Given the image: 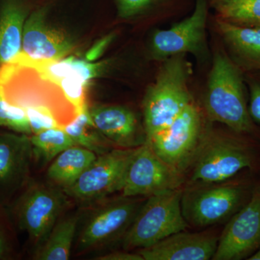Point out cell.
Masks as SVG:
<instances>
[{
  "instance_id": "6da1fadb",
  "label": "cell",
  "mask_w": 260,
  "mask_h": 260,
  "mask_svg": "<svg viewBox=\"0 0 260 260\" xmlns=\"http://www.w3.org/2000/svg\"><path fill=\"white\" fill-rule=\"evenodd\" d=\"M226 128L215 129L208 120L199 147L183 173L184 185L229 180L245 169L260 174V140Z\"/></svg>"
},
{
  "instance_id": "7a4b0ae2",
  "label": "cell",
  "mask_w": 260,
  "mask_h": 260,
  "mask_svg": "<svg viewBox=\"0 0 260 260\" xmlns=\"http://www.w3.org/2000/svg\"><path fill=\"white\" fill-rule=\"evenodd\" d=\"M249 95L244 74L226 51L217 49L208 75L203 108L210 122L260 140V126L249 112Z\"/></svg>"
},
{
  "instance_id": "3957f363",
  "label": "cell",
  "mask_w": 260,
  "mask_h": 260,
  "mask_svg": "<svg viewBox=\"0 0 260 260\" xmlns=\"http://www.w3.org/2000/svg\"><path fill=\"white\" fill-rule=\"evenodd\" d=\"M258 175L245 169L229 180L184 185L181 205L186 223L207 228L227 222L250 200Z\"/></svg>"
},
{
  "instance_id": "277c9868",
  "label": "cell",
  "mask_w": 260,
  "mask_h": 260,
  "mask_svg": "<svg viewBox=\"0 0 260 260\" xmlns=\"http://www.w3.org/2000/svg\"><path fill=\"white\" fill-rule=\"evenodd\" d=\"M191 73V64L186 54L162 61L155 82L147 89L143 99L146 141L170 125L194 102L189 89Z\"/></svg>"
},
{
  "instance_id": "5b68a950",
  "label": "cell",
  "mask_w": 260,
  "mask_h": 260,
  "mask_svg": "<svg viewBox=\"0 0 260 260\" xmlns=\"http://www.w3.org/2000/svg\"><path fill=\"white\" fill-rule=\"evenodd\" d=\"M183 187L152 195L145 200L122 239L124 250L153 245L189 227L181 210Z\"/></svg>"
},
{
  "instance_id": "8992f818",
  "label": "cell",
  "mask_w": 260,
  "mask_h": 260,
  "mask_svg": "<svg viewBox=\"0 0 260 260\" xmlns=\"http://www.w3.org/2000/svg\"><path fill=\"white\" fill-rule=\"evenodd\" d=\"M68 200L61 187L30 181L10 203L13 220L20 230L28 234L37 249L59 220Z\"/></svg>"
},
{
  "instance_id": "52a82bcc",
  "label": "cell",
  "mask_w": 260,
  "mask_h": 260,
  "mask_svg": "<svg viewBox=\"0 0 260 260\" xmlns=\"http://www.w3.org/2000/svg\"><path fill=\"white\" fill-rule=\"evenodd\" d=\"M144 202L121 195L99 205L78 228L75 251L85 252L122 239Z\"/></svg>"
},
{
  "instance_id": "ba28073f",
  "label": "cell",
  "mask_w": 260,
  "mask_h": 260,
  "mask_svg": "<svg viewBox=\"0 0 260 260\" xmlns=\"http://www.w3.org/2000/svg\"><path fill=\"white\" fill-rule=\"evenodd\" d=\"M207 123L204 113L193 102L170 125L145 143L183 177L203 139Z\"/></svg>"
},
{
  "instance_id": "9c48e42d",
  "label": "cell",
  "mask_w": 260,
  "mask_h": 260,
  "mask_svg": "<svg viewBox=\"0 0 260 260\" xmlns=\"http://www.w3.org/2000/svg\"><path fill=\"white\" fill-rule=\"evenodd\" d=\"M208 13L207 0H196L190 16L172 28L156 30L149 48L150 58L162 61L172 56L190 54L199 60H206L209 56L206 35Z\"/></svg>"
},
{
  "instance_id": "30bf717a",
  "label": "cell",
  "mask_w": 260,
  "mask_h": 260,
  "mask_svg": "<svg viewBox=\"0 0 260 260\" xmlns=\"http://www.w3.org/2000/svg\"><path fill=\"white\" fill-rule=\"evenodd\" d=\"M184 178L145 143L135 148L126 167L121 195L126 198L148 197L184 187Z\"/></svg>"
},
{
  "instance_id": "8fae6325",
  "label": "cell",
  "mask_w": 260,
  "mask_h": 260,
  "mask_svg": "<svg viewBox=\"0 0 260 260\" xmlns=\"http://www.w3.org/2000/svg\"><path fill=\"white\" fill-rule=\"evenodd\" d=\"M135 148H114L98 155L73 185L63 189L65 194L79 201L93 202L120 192L126 167Z\"/></svg>"
},
{
  "instance_id": "7c38bea8",
  "label": "cell",
  "mask_w": 260,
  "mask_h": 260,
  "mask_svg": "<svg viewBox=\"0 0 260 260\" xmlns=\"http://www.w3.org/2000/svg\"><path fill=\"white\" fill-rule=\"evenodd\" d=\"M226 223L212 259H248L259 250L260 178L249 201Z\"/></svg>"
},
{
  "instance_id": "4fadbf2b",
  "label": "cell",
  "mask_w": 260,
  "mask_h": 260,
  "mask_svg": "<svg viewBox=\"0 0 260 260\" xmlns=\"http://www.w3.org/2000/svg\"><path fill=\"white\" fill-rule=\"evenodd\" d=\"M30 136L0 132V204L9 205L30 181Z\"/></svg>"
},
{
  "instance_id": "5bb4252c",
  "label": "cell",
  "mask_w": 260,
  "mask_h": 260,
  "mask_svg": "<svg viewBox=\"0 0 260 260\" xmlns=\"http://www.w3.org/2000/svg\"><path fill=\"white\" fill-rule=\"evenodd\" d=\"M47 15V7H41L31 12L25 20L22 53L32 60H59L69 56L76 47L73 38L51 25Z\"/></svg>"
},
{
  "instance_id": "9a60e30c",
  "label": "cell",
  "mask_w": 260,
  "mask_h": 260,
  "mask_svg": "<svg viewBox=\"0 0 260 260\" xmlns=\"http://www.w3.org/2000/svg\"><path fill=\"white\" fill-rule=\"evenodd\" d=\"M219 236L210 231H182L137 252L144 260H209L213 259Z\"/></svg>"
},
{
  "instance_id": "2e32d148",
  "label": "cell",
  "mask_w": 260,
  "mask_h": 260,
  "mask_svg": "<svg viewBox=\"0 0 260 260\" xmlns=\"http://www.w3.org/2000/svg\"><path fill=\"white\" fill-rule=\"evenodd\" d=\"M94 125L116 148H135L146 142L144 128L131 109L120 105H99L88 109Z\"/></svg>"
},
{
  "instance_id": "e0dca14e",
  "label": "cell",
  "mask_w": 260,
  "mask_h": 260,
  "mask_svg": "<svg viewBox=\"0 0 260 260\" xmlns=\"http://www.w3.org/2000/svg\"><path fill=\"white\" fill-rule=\"evenodd\" d=\"M215 24L227 54L242 73H260V28L236 25L218 18Z\"/></svg>"
},
{
  "instance_id": "ac0fdd59",
  "label": "cell",
  "mask_w": 260,
  "mask_h": 260,
  "mask_svg": "<svg viewBox=\"0 0 260 260\" xmlns=\"http://www.w3.org/2000/svg\"><path fill=\"white\" fill-rule=\"evenodd\" d=\"M30 8L23 0L0 3V66L22 52L23 32Z\"/></svg>"
},
{
  "instance_id": "d6986e66",
  "label": "cell",
  "mask_w": 260,
  "mask_h": 260,
  "mask_svg": "<svg viewBox=\"0 0 260 260\" xmlns=\"http://www.w3.org/2000/svg\"><path fill=\"white\" fill-rule=\"evenodd\" d=\"M97 157L96 153L88 148L73 145L51 161L47 170L48 179L51 184L66 189L79 179Z\"/></svg>"
},
{
  "instance_id": "ffe728a7",
  "label": "cell",
  "mask_w": 260,
  "mask_h": 260,
  "mask_svg": "<svg viewBox=\"0 0 260 260\" xmlns=\"http://www.w3.org/2000/svg\"><path fill=\"white\" fill-rule=\"evenodd\" d=\"M80 217L74 215L58 220L46 240L36 251L39 260H68L74 246Z\"/></svg>"
},
{
  "instance_id": "44dd1931",
  "label": "cell",
  "mask_w": 260,
  "mask_h": 260,
  "mask_svg": "<svg viewBox=\"0 0 260 260\" xmlns=\"http://www.w3.org/2000/svg\"><path fill=\"white\" fill-rule=\"evenodd\" d=\"M64 129L75 145L88 148L98 155L107 153L113 149L112 147H115L94 125L88 108L75 116L64 126Z\"/></svg>"
},
{
  "instance_id": "7402d4cb",
  "label": "cell",
  "mask_w": 260,
  "mask_h": 260,
  "mask_svg": "<svg viewBox=\"0 0 260 260\" xmlns=\"http://www.w3.org/2000/svg\"><path fill=\"white\" fill-rule=\"evenodd\" d=\"M32 153L44 164L52 161L61 152L75 145L64 128H51L30 135Z\"/></svg>"
},
{
  "instance_id": "603a6c76",
  "label": "cell",
  "mask_w": 260,
  "mask_h": 260,
  "mask_svg": "<svg viewBox=\"0 0 260 260\" xmlns=\"http://www.w3.org/2000/svg\"><path fill=\"white\" fill-rule=\"evenodd\" d=\"M217 18L243 26L260 22V0H225L216 8Z\"/></svg>"
},
{
  "instance_id": "cb8c5ba5",
  "label": "cell",
  "mask_w": 260,
  "mask_h": 260,
  "mask_svg": "<svg viewBox=\"0 0 260 260\" xmlns=\"http://www.w3.org/2000/svg\"><path fill=\"white\" fill-rule=\"evenodd\" d=\"M0 126H4L19 134L32 135L26 112L0 96Z\"/></svg>"
},
{
  "instance_id": "d4e9b609",
  "label": "cell",
  "mask_w": 260,
  "mask_h": 260,
  "mask_svg": "<svg viewBox=\"0 0 260 260\" xmlns=\"http://www.w3.org/2000/svg\"><path fill=\"white\" fill-rule=\"evenodd\" d=\"M32 135L37 134L51 128L61 127L62 125L56 117L55 113L47 105L30 106L25 108Z\"/></svg>"
},
{
  "instance_id": "484cf974",
  "label": "cell",
  "mask_w": 260,
  "mask_h": 260,
  "mask_svg": "<svg viewBox=\"0 0 260 260\" xmlns=\"http://www.w3.org/2000/svg\"><path fill=\"white\" fill-rule=\"evenodd\" d=\"M67 100L75 108L77 114L86 109L85 103V93L88 84L85 83L77 74L65 77L58 83Z\"/></svg>"
},
{
  "instance_id": "4316f807",
  "label": "cell",
  "mask_w": 260,
  "mask_h": 260,
  "mask_svg": "<svg viewBox=\"0 0 260 260\" xmlns=\"http://www.w3.org/2000/svg\"><path fill=\"white\" fill-rule=\"evenodd\" d=\"M68 57L75 73L79 75L80 78L87 84L102 75L107 69L108 65H109L108 61L95 62L73 56H69Z\"/></svg>"
},
{
  "instance_id": "83f0119b",
  "label": "cell",
  "mask_w": 260,
  "mask_h": 260,
  "mask_svg": "<svg viewBox=\"0 0 260 260\" xmlns=\"http://www.w3.org/2000/svg\"><path fill=\"white\" fill-rule=\"evenodd\" d=\"M244 79L249 95V112L251 119L260 124V73H246Z\"/></svg>"
},
{
  "instance_id": "f1b7e54d",
  "label": "cell",
  "mask_w": 260,
  "mask_h": 260,
  "mask_svg": "<svg viewBox=\"0 0 260 260\" xmlns=\"http://www.w3.org/2000/svg\"><path fill=\"white\" fill-rule=\"evenodd\" d=\"M157 0H115L119 18L128 20L143 13Z\"/></svg>"
},
{
  "instance_id": "f546056e",
  "label": "cell",
  "mask_w": 260,
  "mask_h": 260,
  "mask_svg": "<svg viewBox=\"0 0 260 260\" xmlns=\"http://www.w3.org/2000/svg\"><path fill=\"white\" fill-rule=\"evenodd\" d=\"M115 38V34H109L99 39L95 44H94L92 47L86 52L85 59L90 61H95L102 56L104 51L107 50L109 46L112 44Z\"/></svg>"
},
{
  "instance_id": "4dcf8cb0",
  "label": "cell",
  "mask_w": 260,
  "mask_h": 260,
  "mask_svg": "<svg viewBox=\"0 0 260 260\" xmlns=\"http://www.w3.org/2000/svg\"><path fill=\"white\" fill-rule=\"evenodd\" d=\"M3 205L0 204V208ZM9 236L4 218V215L0 209V259H3L10 251Z\"/></svg>"
},
{
  "instance_id": "1f68e13d",
  "label": "cell",
  "mask_w": 260,
  "mask_h": 260,
  "mask_svg": "<svg viewBox=\"0 0 260 260\" xmlns=\"http://www.w3.org/2000/svg\"><path fill=\"white\" fill-rule=\"evenodd\" d=\"M98 260H144L138 252H130V251H115L107 253L104 255L97 256Z\"/></svg>"
},
{
  "instance_id": "d6a6232c",
  "label": "cell",
  "mask_w": 260,
  "mask_h": 260,
  "mask_svg": "<svg viewBox=\"0 0 260 260\" xmlns=\"http://www.w3.org/2000/svg\"><path fill=\"white\" fill-rule=\"evenodd\" d=\"M247 260H260V249Z\"/></svg>"
},
{
  "instance_id": "836d02e7",
  "label": "cell",
  "mask_w": 260,
  "mask_h": 260,
  "mask_svg": "<svg viewBox=\"0 0 260 260\" xmlns=\"http://www.w3.org/2000/svg\"><path fill=\"white\" fill-rule=\"evenodd\" d=\"M224 1L225 0H210V3H211L212 7L215 8Z\"/></svg>"
},
{
  "instance_id": "e575fe53",
  "label": "cell",
  "mask_w": 260,
  "mask_h": 260,
  "mask_svg": "<svg viewBox=\"0 0 260 260\" xmlns=\"http://www.w3.org/2000/svg\"><path fill=\"white\" fill-rule=\"evenodd\" d=\"M254 27H259V28H260V22H259V23L256 24V25Z\"/></svg>"
}]
</instances>
